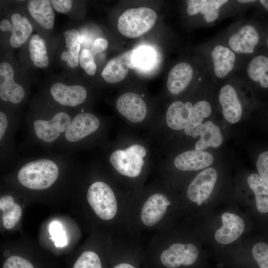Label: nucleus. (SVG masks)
<instances>
[{
  "mask_svg": "<svg viewBox=\"0 0 268 268\" xmlns=\"http://www.w3.org/2000/svg\"><path fill=\"white\" fill-rule=\"evenodd\" d=\"M113 268H136L135 266L128 262H121L117 264Z\"/></svg>",
  "mask_w": 268,
  "mask_h": 268,
  "instance_id": "obj_42",
  "label": "nucleus"
},
{
  "mask_svg": "<svg viewBox=\"0 0 268 268\" xmlns=\"http://www.w3.org/2000/svg\"><path fill=\"white\" fill-rule=\"evenodd\" d=\"M157 16L151 8L146 7L130 8L119 17L117 28L123 35L136 38L149 30L154 25Z\"/></svg>",
  "mask_w": 268,
  "mask_h": 268,
  "instance_id": "obj_12",
  "label": "nucleus"
},
{
  "mask_svg": "<svg viewBox=\"0 0 268 268\" xmlns=\"http://www.w3.org/2000/svg\"><path fill=\"white\" fill-rule=\"evenodd\" d=\"M217 178V172L213 168H208L197 175L188 187L186 197L188 200L201 206L210 196Z\"/></svg>",
  "mask_w": 268,
  "mask_h": 268,
  "instance_id": "obj_16",
  "label": "nucleus"
},
{
  "mask_svg": "<svg viewBox=\"0 0 268 268\" xmlns=\"http://www.w3.org/2000/svg\"><path fill=\"white\" fill-rule=\"evenodd\" d=\"M51 2L53 8L61 13H67L72 6V0H52Z\"/></svg>",
  "mask_w": 268,
  "mask_h": 268,
  "instance_id": "obj_39",
  "label": "nucleus"
},
{
  "mask_svg": "<svg viewBox=\"0 0 268 268\" xmlns=\"http://www.w3.org/2000/svg\"><path fill=\"white\" fill-rule=\"evenodd\" d=\"M252 252L259 268H268V245L264 242H259L253 246Z\"/></svg>",
  "mask_w": 268,
  "mask_h": 268,
  "instance_id": "obj_35",
  "label": "nucleus"
},
{
  "mask_svg": "<svg viewBox=\"0 0 268 268\" xmlns=\"http://www.w3.org/2000/svg\"><path fill=\"white\" fill-rule=\"evenodd\" d=\"M0 209L2 211V222L3 227L7 229L13 228L21 217V207L15 202L12 196L5 195L0 199Z\"/></svg>",
  "mask_w": 268,
  "mask_h": 268,
  "instance_id": "obj_28",
  "label": "nucleus"
},
{
  "mask_svg": "<svg viewBox=\"0 0 268 268\" xmlns=\"http://www.w3.org/2000/svg\"><path fill=\"white\" fill-rule=\"evenodd\" d=\"M147 150L140 143H133L125 148L113 149L108 154L109 165L126 181L136 183L141 179Z\"/></svg>",
  "mask_w": 268,
  "mask_h": 268,
  "instance_id": "obj_8",
  "label": "nucleus"
},
{
  "mask_svg": "<svg viewBox=\"0 0 268 268\" xmlns=\"http://www.w3.org/2000/svg\"><path fill=\"white\" fill-rule=\"evenodd\" d=\"M213 157L209 152L197 149L184 151L174 159L175 167L182 171H193L205 168L213 162Z\"/></svg>",
  "mask_w": 268,
  "mask_h": 268,
  "instance_id": "obj_21",
  "label": "nucleus"
},
{
  "mask_svg": "<svg viewBox=\"0 0 268 268\" xmlns=\"http://www.w3.org/2000/svg\"><path fill=\"white\" fill-rule=\"evenodd\" d=\"M260 3L264 7L265 9L268 11V0H259Z\"/></svg>",
  "mask_w": 268,
  "mask_h": 268,
  "instance_id": "obj_43",
  "label": "nucleus"
},
{
  "mask_svg": "<svg viewBox=\"0 0 268 268\" xmlns=\"http://www.w3.org/2000/svg\"><path fill=\"white\" fill-rule=\"evenodd\" d=\"M79 63L81 67L88 74L93 75L95 73L97 67L94 56L90 50L87 49L81 50L79 55Z\"/></svg>",
  "mask_w": 268,
  "mask_h": 268,
  "instance_id": "obj_36",
  "label": "nucleus"
},
{
  "mask_svg": "<svg viewBox=\"0 0 268 268\" xmlns=\"http://www.w3.org/2000/svg\"><path fill=\"white\" fill-rule=\"evenodd\" d=\"M66 50L61 54V59L70 68L76 67L79 64L81 39L78 31L74 29L64 32Z\"/></svg>",
  "mask_w": 268,
  "mask_h": 268,
  "instance_id": "obj_26",
  "label": "nucleus"
},
{
  "mask_svg": "<svg viewBox=\"0 0 268 268\" xmlns=\"http://www.w3.org/2000/svg\"><path fill=\"white\" fill-rule=\"evenodd\" d=\"M224 81L219 90L218 101L224 118L230 123L235 124L242 117V102L235 87L234 75Z\"/></svg>",
  "mask_w": 268,
  "mask_h": 268,
  "instance_id": "obj_15",
  "label": "nucleus"
},
{
  "mask_svg": "<svg viewBox=\"0 0 268 268\" xmlns=\"http://www.w3.org/2000/svg\"><path fill=\"white\" fill-rule=\"evenodd\" d=\"M108 46V43L106 39L103 38H98L94 41L90 51L94 56L104 51Z\"/></svg>",
  "mask_w": 268,
  "mask_h": 268,
  "instance_id": "obj_40",
  "label": "nucleus"
},
{
  "mask_svg": "<svg viewBox=\"0 0 268 268\" xmlns=\"http://www.w3.org/2000/svg\"><path fill=\"white\" fill-rule=\"evenodd\" d=\"M172 201L162 188L144 192L132 201L129 215L131 234L139 238L142 232L160 231L167 227Z\"/></svg>",
  "mask_w": 268,
  "mask_h": 268,
  "instance_id": "obj_2",
  "label": "nucleus"
},
{
  "mask_svg": "<svg viewBox=\"0 0 268 268\" xmlns=\"http://www.w3.org/2000/svg\"><path fill=\"white\" fill-rule=\"evenodd\" d=\"M76 112L57 106L44 97L36 99L24 121L27 134L25 145L39 146L52 153L56 149Z\"/></svg>",
  "mask_w": 268,
  "mask_h": 268,
  "instance_id": "obj_1",
  "label": "nucleus"
},
{
  "mask_svg": "<svg viewBox=\"0 0 268 268\" xmlns=\"http://www.w3.org/2000/svg\"><path fill=\"white\" fill-rule=\"evenodd\" d=\"M247 182L255 194L257 210L261 213L268 212V183L255 173L248 177Z\"/></svg>",
  "mask_w": 268,
  "mask_h": 268,
  "instance_id": "obj_29",
  "label": "nucleus"
},
{
  "mask_svg": "<svg viewBox=\"0 0 268 268\" xmlns=\"http://www.w3.org/2000/svg\"><path fill=\"white\" fill-rule=\"evenodd\" d=\"M200 136V138L195 144V149L198 150H203L209 147H217L223 141L219 127L210 121L203 124Z\"/></svg>",
  "mask_w": 268,
  "mask_h": 268,
  "instance_id": "obj_27",
  "label": "nucleus"
},
{
  "mask_svg": "<svg viewBox=\"0 0 268 268\" xmlns=\"http://www.w3.org/2000/svg\"><path fill=\"white\" fill-rule=\"evenodd\" d=\"M12 66L7 62L0 65V99L4 107L16 113L22 118L19 108L26 98L25 88L15 82Z\"/></svg>",
  "mask_w": 268,
  "mask_h": 268,
  "instance_id": "obj_13",
  "label": "nucleus"
},
{
  "mask_svg": "<svg viewBox=\"0 0 268 268\" xmlns=\"http://www.w3.org/2000/svg\"><path fill=\"white\" fill-rule=\"evenodd\" d=\"M243 80L258 83L268 88V57L258 55L246 58L236 73Z\"/></svg>",
  "mask_w": 268,
  "mask_h": 268,
  "instance_id": "obj_18",
  "label": "nucleus"
},
{
  "mask_svg": "<svg viewBox=\"0 0 268 268\" xmlns=\"http://www.w3.org/2000/svg\"><path fill=\"white\" fill-rule=\"evenodd\" d=\"M193 104L176 101L168 108L165 115V122L170 129L175 131L185 130L191 126L190 115Z\"/></svg>",
  "mask_w": 268,
  "mask_h": 268,
  "instance_id": "obj_24",
  "label": "nucleus"
},
{
  "mask_svg": "<svg viewBox=\"0 0 268 268\" xmlns=\"http://www.w3.org/2000/svg\"><path fill=\"white\" fill-rule=\"evenodd\" d=\"M28 51L33 65L39 68L47 67L49 60L46 45L43 38L38 34H33L29 42Z\"/></svg>",
  "mask_w": 268,
  "mask_h": 268,
  "instance_id": "obj_30",
  "label": "nucleus"
},
{
  "mask_svg": "<svg viewBox=\"0 0 268 268\" xmlns=\"http://www.w3.org/2000/svg\"><path fill=\"white\" fill-rule=\"evenodd\" d=\"M22 118L2 107L0 111V161L1 165L15 162L17 157L15 134L23 123Z\"/></svg>",
  "mask_w": 268,
  "mask_h": 268,
  "instance_id": "obj_11",
  "label": "nucleus"
},
{
  "mask_svg": "<svg viewBox=\"0 0 268 268\" xmlns=\"http://www.w3.org/2000/svg\"><path fill=\"white\" fill-rule=\"evenodd\" d=\"M222 226L215 232V240L221 244H230L237 240L243 233L245 223L239 216L225 212L221 216Z\"/></svg>",
  "mask_w": 268,
  "mask_h": 268,
  "instance_id": "obj_23",
  "label": "nucleus"
},
{
  "mask_svg": "<svg viewBox=\"0 0 268 268\" xmlns=\"http://www.w3.org/2000/svg\"><path fill=\"white\" fill-rule=\"evenodd\" d=\"M86 197L99 218L104 221L116 220L123 230L131 235L129 215L133 198L130 194H119L108 182L97 180L88 186Z\"/></svg>",
  "mask_w": 268,
  "mask_h": 268,
  "instance_id": "obj_4",
  "label": "nucleus"
},
{
  "mask_svg": "<svg viewBox=\"0 0 268 268\" xmlns=\"http://www.w3.org/2000/svg\"><path fill=\"white\" fill-rule=\"evenodd\" d=\"M69 154L48 153L21 159L16 178L21 186L32 191L46 190L58 181L62 172L73 166Z\"/></svg>",
  "mask_w": 268,
  "mask_h": 268,
  "instance_id": "obj_3",
  "label": "nucleus"
},
{
  "mask_svg": "<svg viewBox=\"0 0 268 268\" xmlns=\"http://www.w3.org/2000/svg\"><path fill=\"white\" fill-rule=\"evenodd\" d=\"M203 125V124L200 123L191 126L184 130L185 133L188 135L192 136L193 137H197L200 135Z\"/></svg>",
  "mask_w": 268,
  "mask_h": 268,
  "instance_id": "obj_41",
  "label": "nucleus"
},
{
  "mask_svg": "<svg viewBox=\"0 0 268 268\" xmlns=\"http://www.w3.org/2000/svg\"><path fill=\"white\" fill-rule=\"evenodd\" d=\"M195 71L188 63L181 62L175 65L169 72L167 87L173 95H178L185 91L194 78Z\"/></svg>",
  "mask_w": 268,
  "mask_h": 268,
  "instance_id": "obj_22",
  "label": "nucleus"
},
{
  "mask_svg": "<svg viewBox=\"0 0 268 268\" xmlns=\"http://www.w3.org/2000/svg\"><path fill=\"white\" fill-rule=\"evenodd\" d=\"M3 268H34L27 260L18 256L9 257L4 262Z\"/></svg>",
  "mask_w": 268,
  "mask_h": 268,
  "instance_id": "obj_37",
  "label": "nucleus"
},
{
  "mask_svg": "<svg viewBox=\"0 0 268 268\" xmlns=\"http://www.w3.org/2000/svg\"><path fill=\"white\" fill-rule=\"evenodd\" d=\"M148 251L158 255L162 266L166 268H179L193 265L199 255L198 247L191 243H171L157 231L148 245Z\"/></svg>",
  "mask_w": 268,
  "mask_h": 268,
  "instance_id": "obj_7",
  "label": "nucleus"
},
{
  "mask_svg": "<svg viewBox=\"0 0 268 268\" xmlns=\"http://www.w3.org/2000/svg\"><path fill=\"white\" fill-rule=\"evenodd\" d=\"M118 112L129 122L134 124L143 122L147 116V108L142 97L128 92L121 95L116 101Z\"/></svg>",
  "mask_w": 268,
  "mask_h": 268,
  "instance_id": "obj_17",
  "label": "nucleus"
},
{
  "mask_svg": "<svg viewBox=\"0 0 268 268\" xmlns=\"http://www.w3.org/2000/svg\"><path fill=\"white\" fill-rule=\"evenodd\" d=\"M212 111L209 102L201 100L193 104L190 115L191 126L202 123L204 118L208 117Z\"/></svg>",
  "mask_w": 268,
  "mask_h": 268,
  "instance_id": "obj_32",
  "label": "nucleus"
},
{
  "mask_svg": "<svg viewBox=\"0 0 268 268\" xmlns=\"http://www.w3.org/2000/svg\"><path fill=\"white\" fill-rule=\"evenodd\" d=\"M27 7L31 17L41 26L47 30L53 28L55 14L51 0H30Z\"/></svg>",
  "mask_w": 268,
  "mask_h": 268,
  "instance_id": "obj_25",
  "label": "nucleus"
},
{
  "mask_svg": "<svg viewBox=\"0 0 268 268\" xmlns=\"http://www.w3.org/2000/svg\"><path fill=\"white\" fill-rule=\"evenodd\" d=\"M11 21L3 19L0 22V29L3 32H10V45L18 48L24 44L33 31V28L27 17L15 13L11 16Z\"/></svg>",
  "mask_w": 268,
  "mask_h": 268,
  "instance_id": "obj_19",
  "label": "nucleus"
},
{
  "mask_svg": "<svg viewBox=\"0 0 268 268\" xmlns=\"http://www.w3.org/2000/svg\"><path fill=\"white\" fill-rule=\"evenodd\" d=\"M186 3L187 14L189 16H199L205 27L235 14L243 4L238 0H189Z\"/></svg>",
  "mask_w": 268,
  "mask_h": 268,
  "instance_id": "obj_10",
  "label": "nucleus"
},
{
  "mask_svg": "<svg viewBox=\"0 0 268 268\" xmlns=\"http://www.w3.org/2000/svg\"><path fill=\"white\" fill-rule=\"evenodd\" d=\"M132 61L134 68L148 70L153 67L156 61V54L150 47L140 46L133 49Z\"/></svg>",
  "mask_w": 268,
  "mask_h": 268,
  "instance_id": "obj_31",
  "label": "nucleus"
},
{
  "mask_svg": "<svg viewBox=\"0 0 268 268\" xmlns=\"http://www.w3.org/2000/svg\"><path fill=\"white\" fill-rule=\"evenodd\" d=\"M104 124L91 112L84 110L77 111L56 150L61 153L69 154L91 146L100 139Z\"/></svg>",
  "mask_w": 268,
  "mask_h": 268,
  "instance_id": "obj_5",
  "label": "nucleus"
},
{
  "mask_svg": "<svg viewBox=\"0 0 268 268\" xmlns=\"http://www.w3.org/2000/svg\"><path fill=\"white\" fill-rule=\"evenodd\" d=\"M216 39L245 59L254 54L260 41V35L255 25L246 19H241Z\"/></svg>",
  "mask_w": 268,
  "mask_h": 268,
  "instance_id": "obj_9",
  "label": "nucleus"
},
{
  "mask_svg": "<svg viewBox=\"0 0 268 268\" xmlns=\"http://www.w3.org/2000/svg\"><path fill=\"white\" fill-rule=\"evenodd\" d=\"M50 239L54 242L57 247H63L67 244L66 232L63 229L61 223L58 221L52 222L49 226Z\"/></svg>",
  "mask_w": 268,
  "mask_h": 268,
  "instance_id": "obj_34",
  "label": "nucleus"
},
{
  "mask_svg": "<svg viewBox=\"0 0 268 268\" xmlns=\"http://www.w3.org/2000/svg\"><path fill=\"white\" fill-rule=\"evenodd\" d=\"M256 167L259 175L268 183V151L263 152L259 155Z\"/></svg>",
  "mask_w": 268,
  "mask_h": 268,
  "instance_id": "obj_38",
  "label": "nucleus"
},
{
  "mask_svg": "<svg viewBox=\"0 0 268 268\" xmlns=\"http://www.w3.org/2000/svg\"><path fill=\"white\" fill-rule=\"evenodd\" d=\"M72 268H102L100 258L95 252L88 250L83 252Z\"/></svg>",
  "mask_w": 268,
  "mask_h": 268,
  "instance_id": "obj_33",
  "label": "nucleus"
},
{
  "mask_svg": "<svg viewBox=\"0 0 268 268\" xmlns=\"http://www.w3.org/2000/svg\"><path fill=\"white\" fill-rule=\"evenodd\" d=\"M266 44H267V47H268V37L267 38Z\"/></svg>",
  "mask_w": 268,
  "mask_h": 268,
  "instance_id": "obj_44",
  "label": "nucleus"
},
{
  "mask_svg": "<svg viewBox=\"0 0 268 268\" xmlns=\"http://www.w3.org/2000/svg\"><path fill=\"white\" fill-rule=\"evenodd\" d=\"M87 89L80 84H67L57 82L52 84L45 97L53 104L70 110L77 111L86 102Z\"/></svg>",
  "mask_w": 268,
  "mask_h": 268,
  "instance_id": "obj_14",
  "label": "nucleus"
},
{
  "mask_svg": "<svg viewBox=\"0 0 268 268\" xmlns=\"http://www.w3.org/2000/svg\"><path fill=\"white\" fill-rule=\"evenodd\" d=\"M133 50L128 51L111 59L101 72L104 80L109 83H116L123 80L129 69L134 68L132 61Z\"/></svg>",
  "mask_w": 268,
  "mask_h": 268,
  "instance_id": "obj_20",
  "label": "nucleus"
},
{
  "mask_svg": "<svg viewBox=\"0 0 268 268\" xmlns=\"http://www.w3.org/2000/svg\"><path fill=\"white\" fill-rule=\"evenodd\" d=\"M203 64L212 79L225 80L235 74L244 59L216 38L203 46Z\"/></svg>",
  "mask_w": 268,
  "mask_h": 268,
  "instance_id": "obj_6",
  "label": "nucleus"
}]
</instances>
